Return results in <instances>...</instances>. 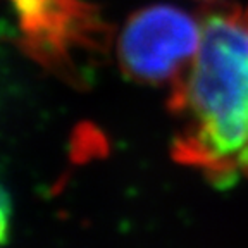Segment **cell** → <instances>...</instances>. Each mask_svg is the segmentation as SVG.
Wrapping results in <instances>:
<instances>
[{
  "mask_svg": "<svg viewBox=\"0 0 248 248\" xmlns=\"http://www.w3.org/2000/svg\"><path fill=\"white\" fill-rule=\"evenodd\" d=\"M169 110L179 121V162L221 183L248 174V7L207 16L200 50L170 88Z\"/></svg>",
  "mask_w": 248,
  "mask_h": 248,
  "instance_id": "1",
  "label": "cell"
},
{
  "mask_svg": "<svg viewBox=\"0 0 248 248\" xmlns=\"http://www.w3.org/2000/svg\"><path fill=\"white\" fill-rule=\"evenodd\" d=\"M200 43L202 23L193 16L155 4L129 16L116 40V54L129 79L172 88L191 67Z\"/></svg>",
  "mask_w": 248,
  "mask_h": 248,
  "instance_id": "2",
  "label": "cell"
},
{
  "mask_svg": "<svg viewBox=\"0 0 248 248\" xmlns=\"http://www.w3.org/2000/svg\"><path fill=\"white\" fill-rule=\"evenodd\" d=\"M28 52L45 66L66 69L78 46H95L102 28L92 9L78 0H12Z\"/></svg>",
  "mask_w": 248,
  "mask_h": 248,
  "instance_id": "3",
  "label": "cell"
},
{
  "mask_svg": "<svg viewBox=\"0 0 248 248\" xmlns=\"http://www.w3.org/2000/svg\"><path fill=\"white\" fill-rule=\"evenodd\" d=\"M202 2H219V0H202Z\"/></svg>",
  "mask_w": 248,
  "mask_h": 248,
  "instance_id": "4",
  "label": "cell"
}]
</instances>
